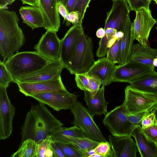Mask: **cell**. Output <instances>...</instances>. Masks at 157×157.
Returning <instances> with one entry per match:
<instances>
[{"instance_id": "6da1fadb", "label": "cell", "mask_w": 157, "mask_h": 157, "mask_svg": "<svg viewBox=\"0 0 157 157\" xmlns=\"http://www.w3.org/2000/svg\"><path fill=\"white\" fill-rule=\"evenodd\" d=\"M63 125L45 104L39 102L32 105L21 128V143L30 139L39 144Z\"/></svg>"}, {"instance_id": "7a4b0ae2", "label": "cell", "mask_w": 157, "mask_h": 157, "mask_svg": "<svg viewBox=\"0 0 157 157\" xmlns=\"http://www.w3.org/2000/svg\"><path fill=\"white\" fill-rule=\"evenodd\" d=\"M14 11L0 8V54L5 62L25 43V38Z\"/></svg>"}, {"instance_id": "3957f363", "label": "cell", "mask_w": 157, "mask_h": 157, "mask_svg": "<svg viewBox=\"0 0 157 157\" xmlns=\"http://www.w3.org/2000/svg\"><path fill=\"white\" fill-rule=\"evenodd\" d=\"M50 61L36 51H25L16 52L4 63L12 82L15 83L18 79L38 70Z\"/></svg>"}, {"instance_id": "277c9868", "label": "cell", "mask_w": 157, "mask_h": 157, "mask_svg": "<svg viewBox=\"0 0 157 157\" xmlns=\"http://www.w3.org/2000/svg\"><path fill=\"white\" fill-rule=\"evenodd\" d=\"M95 62L92 39L82 33L73 56L65 68L72 75L87 72Z\"/></svg>"}, {"instance_id": "5b68a950", "label": "cell", "mask_w": 157, "mask_h": 157, "mask_svg": "<svg viewBox=\"0 0 157 157\" xmlns=\"http://www.w3.org/2000/svg\"><path fill=\"white\" fill-rule=\"evenodd\" d=\"M103 122L112 135L117 136H132L137 127L127 119L124 105L116 106L105 114Z\"/></svg>"}, {"instance_id": "8992f818", "label": "cell", "mask_w": 157, "mask_h": 157, "mask_svg": "<svg viewBox=\"0 0 157 157\" xmlns=\"http://www.w3.org/2000/svg\"><path fill=\"white\" fill-rule=\"evenodd\" d=\"M74 117L71 123L80 128L87 137L99 143L107 141L87 109L77 101L70 109Z\"/></svg>"}, {"instance_id": "52a82bcc", "label": "cell", "mask_w": 157, "mask_h": 157, "mask_svg": "<svg viewBox=\"0 0 157 157\" xmlns=\"http://www.w3.org/2000/svg\"><path fill=\"white\" fill-rule=\"evenodd\" d=\"M125 98L122 104L127 115L154 109L157 105V96L144 92L128 86L124 90Z\"/></svg>"}, {"instance_id": "ba28073f", "label": "cell", "mask_w": 157, "mask_h": 157, "mask_svg": "<svg viewBox=\"0 0 157 157\" xmlns=\"http://www.w3.org/2000/svg\"><path fill=\"white\" fill-rule=\"evenodd\" d=\"M136 12V17L132 24L133 37L142 45L148 44L150 31L157 21L153 17L150 9L142 8Z\"/></svg>"}, {"instance_id": "9c48e42d", "label": "cell", "mask_w": 157, "mask_h": 157, "mask_svg": "<svg viewBox=\"0 0 157 157\" xmlns=\"http://www.w3.org/2000/svg\"><path fill=\"white\" fill-rule=\"evenodd\" d=\"M30 97L57 111L70 109L77 102V96L68 91L39 94Z\"/></svg>"}, {"instance_id": "30bf717a", "label": "cell", "mask_w": 157, "mask_h": 157, "mask_svg": "<svg viewBox=\"0 0 157 157\" xmlns=\"http://www.w3.org/2000/svg\"><path fill=\"white\" fill-rule=\"evenodd\" d=\"M154 66L127 62L115 65L113 82H126L141 78L155 71Z\"/></svg>"}, {"instance_id": "8fae6325", "label": "cell", "mask_w": 157, "mask_h": 157, "mask_svg": "<svg viewBox=\"0 0 157 157\" xmlns=\"http://www.w3.org/2000/svg\"><path fill=\"white\" fill-rule=\"evenodd\" d=\"M7 88L0 86V140H5L11 135L15 108L7 92Z\"/></svg>"}, {"instance_id": "7c38bea8", "label": "cell", "mask_w": 157, "mask_h": 157, "mask_svg": "<svg viewBox=\"0 0 157 157\" xmlns=\"http://www.w3.org/2000/svg\"><path fill=\"white\" fill-rule=\"evenodd\" d=\"M16 84L19 91L27 97L39 94L67 91L63 83L61 75L48 81Z\"/></svg>"}, {"instance_id": "4fadbf2b", "label": "cell", "mask_w": 157, "mask_h": 157, "mask_svg": "<svg viewBox=\"0 0 157 157\" xmlns=\"http://www.w3.org/2000/svg\"><path fill=\"white\" fill-rule=\"evenodd\" d=\"M61 40L56 32L47 31L34 47L36 51L49 61L60 59Z\"/></svg>"}, {"instance_id": "5bb4252c", "label": "cell", "mask_w": 157, "mask_h": 157, "mask_svg": "<svg viewBox=\"0 0 157 157\" xmlns=\"http://www.w3.org/2000/svg\"><path fill=\"white\" fill-rule=\"evenodd\" d=\"M84 33L82 22L73 25L61 40L60 59L65 67L73 56L78 40Z\"/></svg>"}, {"instance_id": "9a60e30c", "label": "cell", "mask_w": 157, "mask_h": 157, "mask_svg": "<svg viewBox=\"0 0 157 157\" xmlns=\"http://www.w3.org/2000/svg\"><path fill=\"white\" fill-rule=\"evenodd\" d=\"M65 66L60 59L50 61L38 70L18 79L15 83L33 82L48 81L59 75Z\"/></svg>"}, {"instance_id": "2e32d148", "label": "cell", "mask_w": 157, "mask_h": 157, "mask_svg": "<svg viewBox=\"0 0 157 157\" xmlns=\"http://www.w3.org/2000/svg\"><path fill=\"white\" fill-rule=\"evenodd\" d=\"M112 5L107 13L104 29L110 28L117 31L121 30L127 18L129 16L130 10L126 0H112Z\"/></svg>"}, {"instance_id": "e0dca14e", "label": "cell", "mask_w": 157, "mask_h": 157, "mask_svg": "<svg viewBox=\"0 0 157 157\" xmlns=\"http://www.w3.org/2000/svg\"><path fill=\"white\" fill-rule=\"evenodd\" d=\"M39 6L42 14L44 27L47 31L57 32L60 25L57 0H38Z\"/></svg>"}, {"instance_id": "ac0fdd59", "label": "cell", "mask_w": 157, "mask_h": 157, "mask_svg": "<svg viewBox=\"0 0 157 157\" xmlns=\"http://www.w3.org/2000/svg\"><path fill=\"white\" fill-rule=\"evenodd\" d=\"M109 142L114 157H136L138 151L136 142L131 136L110 135Z\"/></svg>"}, {"instance_id": "d6986e66", "label": "cell", "mask_w": 157, "mask_h": 157, "mask_svg": "<svg viewBox=\"0 0 157 157\" xmlns=\"http://www.w3.org/2000/svg\"><path fill=\"white\" fill-rule=\"evenodd\" d=\"M115 64L106 58L98 59L86 72L89 76H97L101 80L102 86H105L113 82Z\"/></svg>"}, {"instance_id": "ffe728a7", "label": "cell", "mask_w": 157, "mask_h": 157, "mask_svg": "<svg viewBox=\"0 0 157 157\" xmlns=\"http://www.w3.org/2000/svg\"><path fill=\"white\" fill-rule=\"evenodd\" d=\"M157 57V48H153L148 44H133L127 62L154 66L153 60Z\"/></svg>"}, {"instance_id": "44dd1931", "label": "cell", "mask_w": 157, "mask_h": 157, "mask_svg": "<svg viewBox=\"0 0 157 157\" xmlns=\"http://www.w3.org/2000/svg\"><path fill=\"white\" fill-rule=\"evenodd\" d=\"M105 86H102L97 94L93 95L88 90L84 91V100L87 106V109L93 117L96 115L105 114L107 113V106L109 102L104 97Z\"/></svg>"}, {"instance_id": "7402d4cb", "label": "cell", "mask_w": 157, "mask_h": 157, "mask_svg": "<svg viewBox=\"0 0 157 157\" xmlns=\"http://www.w3.org/2000/svg\"><path fill=\"white\" fill-rule=\"evenodd\" d=\"M132 136L135 140L141 157H157V144L145 135L141 126H138L134 130Z\"/></svg>"}, {"instance_id": "603a6c76", "label": "cell", "mask_w": 157, "mask_h": 157, "mask_svg": "<svg viewBox=\"0 0 157 157\" xmlns=\"http://www.w3.org/2000/svg\"><path fill=\"white\" fill-rule=\"evenodd\" d=\"M132 23L129 16L124 21L121 30L124 34L121 41L118 63L119 64H123L127 63L135 40L132 33Z\"/></svg>"}, {"instance_id": "cb8c5ba5", "label": "cell", "mask_w": 157, "mask_h": 157, "mask_svg": "<svg viewBox=\"0 0 157 157\" xmlns=\"http://www.w3.org/2000/svg\"><path fill=\"white\" fill-rule=\"evenodd\" d=\"M19 11L23 23L26 24L32 30L44 27L43 16L38 6H22Z\"/></svg>"}, {"instance_id": "d4e9b609", "label": "cell", "mask_w": 157, "mask_h": 157, "mask_svg": "<svg viewBox=\"0 0 157 157\" xmlns=\"http://www.w3.org/2000/svg\"><path fill=\"white\" fill-rule=\"evenodd\" d=\"M129 83L132 88L157 96V72L155 70Z\"/></svg>"}, {"instance_id": "484cf974", "label": "cell", "mask_w": 157, "mask_h": 157, "mask_svg": "<svg viewBox=\"0 0 157 157\" xmlns=\"http://www.w3.org/2000/svg\"><path fill=\"white\" fill-rule=\"evenodd\" d=\"M51 136L53 142L67 144H70L69 140L66 137L67 136L77 138L87 137L80 128L75 125L70 127H61L54 131Z\"/></svg>"}, {"instance_id": "4316f807", "label": "cell", "mask_w": 157, "mask_h": 157, "mask_svg": "<svg viewBox=\"0 0 157 157\" xmlns=\"http://www.w3.org/2000/svg\"><path fill=\"white\" fill-rule=\"evenodd\" d=\"M66 137L69 140L71 145L84 155V157L90 150L94 149L99 143L87 137L77 138L67 136Z\"/></svg>"}, {"instance_id": "83f0119b", "label": "cell", "mask_w": 157, "mask_h": 157, "mask_svg": "<svg viewBox=\"0 0 157 157\" xmlns=\"http://www.w3.org/2000/svg\"><path fill=\"white\" fill-rule=\"evenodd\" d=\"M37 144L28 139L21 143L17 150L11 155V157H36Z\"/></svg>"}, {"instance_id": "f1b7e54d", "label": "cell", "mask_w": 157, "mask_h": 157, "mask_svg": "<svg viewBox=\"0 0 157 157\" xmlns=\"http://www.w3.org/2000/svg\"><path fill=\"white\" fill-rule=\"evenodd\" d=\"M105 36L101 38L99 43V47L96 52V55L99 57L105 56L109 49L107 47L108 42L115 35L117 31L115 29L108 28L105 29Z\"/></svg>"}, {"instance_id": "f546056e", "label": "cell", "mask_w": 157, "mask_h": 157, "mask_svg": "<svg viewBox=\"0 0 157 157\" xmlns=\"http://www.w3.org/2000/svg\"><path fill=\"white\" fill-rule=\"evenodd\" d=\"M53 141L52 136H50L37 144L36 157H54L51 147Z\"/></svg>"}, {"instance_id": "4dcf8cb0", "label": "cell", "mask_w": 157, "mask_h": 157, "mask_svg": "<svg viewBox=\"0 0 157 157\" xmlns=\"http://www.w3.org/2000/svg\"><path fill=\"white\" fill-rule=\"evenodd\" d=\"M66 157H84V155L71 144L56 143Z\"/></svg>"}, {"instance_id": "1f68e13d", "label": "cell", "mask_w": 157, "mask_h": 157, "mask_svg": "<svg viewBox=\"0 0 157 157\" xmlns=\"http://www.w3.org/2000/svg\"><path fill=\"white\" fill-rule=\"evenodd\" d=\"M12 77L7 70L4 62L0 61V86L8 88L12 82Z\"/></svg>"}, {"instance_id": "d6a6232c", "label": "cell", "mask_w": 157, "mask_h": 157, "mask_svg": "<svg viewBox=\"0 0 157 157\" xmlns=\"http://www.w3.org/2000/svg\"><path fill=\"white\" fill-rule=\"evenodd\" d=\"M121 39H117L109 48L107 53L106 58L114 64L118 63Z\"/></svg>"}, {"instance_id": "836d02e7", "label": "cell", "mask_w": 157, "mask_h": 157, "mask_svg": "<svg viewBox=\"0 0 157 157\" xmlns=\"http://www.w3.org/2000/svg\"><path fill=\"white\" fill-rule=\"evenodd\" d=\"M109 142L107 141L99 143L94 150L95 153L100 155L102 157H114Z\"/></svg>"}, {"instance_id": "e575fe53", "label": "cell", "mask_w": 157, "mask_h": 157, "mask_svg": "<svg viewBox=\"0 0 157 157\" xmlns=\"http://www.w3.org/2000/svg\"><path fill=\"white\" fill-rule=\"evenodd\" d=\"M154 109L141 111L132 115H127L128 119L132 124L137 126H141V122Z\"/></svg>"}, {"instance_id": "d590c367", "label": "cell", "mask_w": 157, "mask_h": 157, "mask_svg": "<svg viewBox=\"0 0 157 157\" xmlns=\"http://www.w3.org/2000/svg\"><path fill=\"white\" fill-rule=\"evenodd\" d=\"M75 75L77 86L81 90L89 91V79L86 72Z\"/></svg>"}, {"instance_id": "8d00e7d4", "label": "cell", "mask_w": 157, "mask_h": 157, "mask_svg": "<svg viewBox=\"0 0 157 157\" xmlns=\"http://www.w3.org/2000/svg\"><path fill=\"white\" fill-rule=\"evenodd\" d=\"M130 10L136 11L142 8L149 9L152 0H126Z\"/></svg>"}, {"instance_id": "74e56055", "label": "cell", "mask_w": 157, "mask_h": 157, "mask_svg": "<svg viewBox=\"0 0 157 157\" xmlns=\"http://www.w3.org/2000/svg\"><path fill=\"white\" fill-rule=\"evenodd\" d=\"M89 79V91L93 95H96L101 85L100 79L97 76L88 75Z\"/></svg>"}, {"instance_id": "f35d334b", "label": "cell", "mask_w": 157, "mask_h": 157, "mask_svg": "<svg viewBox=\"0 0 157 157\" xmlns=\"http://www.w3.org/2000/svg\"><path fill=\"white\" fill-rule=\"evenodd\" d=\"M91 0H78L75 11H77L78 13L79 21L82 22L86 9L89 6V5Z\"/></svg>"}, {"instance_id": "ab89813d", "label": "cell", "mask_w": 157, "mask_h": 157, "mask_svg": "<svg viewBox=\"0 0 157 157\" xmlns=\"http://www.w3.org/2000/svg\"><path fill=\"white\" fill-rule=\"evenodd\" d=\"M141 124L142 129L157 125V123L154 113L152 111L146 116L142 121Z\"/></svg>"}, {"instance_id": "60d3db41", "label": "cell", "mask_w": 157, "mask_h": 157, "mask_svg": "<svg viewBox=\"0 0 157 157\" xmlns=\"http://www.w3.org/2000/svg\"><path fill=\"white\" fill-rule=\"evenodd\" d=\"M142 130L145 135L151 140L157 144V126L154 125Z\"/></svg>"}, {"instance_id": "b9f144b4", "label": "cell", "mask_w": 157, "mask_h": 157, "mask_svg": "<svg viewBox=\"0 0 157 157\" xmlns=\"http://www.w3.org/2000/svg\"><path fill=\"white\" fill-rule=\"evenodd\" d=\"M79 21V16L78 12L76 11H72L69 13L66 17V25L67 26H69L71 23L73 25L76 24H77Z\"/></svg>"}, {"instance_id": "7bdbcfd3", "label": "cell", "mask_w": 157, "mask_h": 157, "mask_svg": "<svg viewBox=\"0 0 157 157\" xmlns=\"http://www.w3.org/2000/svg\"><path fill=\"white\" fill-rule=\"evenodd\" d=\"M57 10L59 13L63 18L64 22H65V18L69 12L65 6L61 2H59L57 4Z\"/></svg>"}, {"instance_id": "ee69618b", "label": "cell", "mask_w": 157, "mask_h": 157, "mask_svg": "<svg viewBox=\"0 0 157 157\" xmlns=\"http://www.w3.org/2000/svg\"><path fill=\"white\" fill-rule=\"evenodd\" d=\"M51 147L53 152L54 157H66L55 142L53 141L51 144Z\"/></svg>"}, {"instance_id": "f6af8a7d", "label": "cell", "mask_w": 157, "mask_h": 157, "mask_svg": "<svg viewBox=\"0 0 157 157\" xmlns=\"http://www.w3.org/2000/svg\"><path fill=\"white\" fill-rule=\"evenodd\" d=\"M78 0H67L65 6L69 13L75 11Z\"/></svg>"}, {"instance_id": "bcb514c9", "label": "cell", "mask_w": 157, "mask_h": 157, "mask_svg": "<svg viewBox=\"0 0 157 157\" xmlns=\"http://www.w3.org/2000/svg\"><path fill=\"white\" fill-rule=\"evenodd\" d=\"M15 1V0H0V8L7 9V5L11 4Z\"/></svg>"}, {"instance_id": "7dc6e473", "label": "cell", "mask_w": 157, "mask_h": 157, "mask_svg": "<svg viewBox=\"0 0 157 157\" xmlns=\"http://www.w3.org/2000/svg\"><path fill=\"white\" fill-rule=\"evenodd\" d=\"M23 4H26L31 6H38V0H21Z\"/></svg>"}, {"instance_id": "c3c4849f", "label": "cell", "mask_w": 157, "mask_h": 157, "mask_svg": "<svg viewBox=\"0 0 157 157\" xmlns=\"http://www.w3.org/2000/svg\"><path fill=\"white\" fill-rule=\"evenodd\" d=\"M105 35V30L104 29L102 28H100L97 30L96 35L98 37L101 38L104 37Z\"/></svg>"}, {"instance_id": "681fc988", "label": "cell", "mask_w": 157, "mask_h": 157, "mask_svg": "<svg viewBox=\"0 0 157 157\" xmlns=\"http://www.w3.org/2000/svg\"><path fill=\"white\" fill-rule=\"evenodd\" d=\"M152 112H154L155 114V119L157 123V105L153 109Z\"/></svg>"}, {"instance_id": "f907efd6", "label": "cell", "mask_w": 157, "mask_h": 157, "mask_svg": "<svg viewBox=\"0 0 157 157\" xmlns=\"http://www.w3.org/2000/svg\"><path fill=\"white\" fill-rule=\"evenodd\" d=\"M153 65L155 67H157V57L155 58L153 60Z\"/></svg>"}, {"instance_id": "816d5d0a", "label": "cell", "mask_w": 157, "mask_h": 157, "mask_svg": "<svg viewBox=\"0 0 157 157\" xmlns=\"http://www.w3.org/2000/svg\"><path fill=\"white\" fill-rule=\"evenodd\" d=\"M90 157H102V156L100 154L95 153V154L92 155Z\"/></svg>"}, {"instance_id": "f5cc1de1", "label": "cell", "mask_w": 157, "mask_h": 157, "mask_svg": "<svg viewBox=\"0 0 157 157\" xmlns=\"http://www.w3.org/2000/svg\"><path fill=\"white\" fill-rule=\"evenodd\" d=\"M67 0H57L58 2H61L65 6L66 2Z\"/></svg>"}, {"instance_id": "db71d44e", "label": "cell", "mask_w": 157, "mask_h": 157, "mask_svg": "<svg viewBox=\"0 0 157 157\" xmlns=\"http://www.w3.org/2000/svg\"><path fill=\"white\" fill-rule=\"evenodd\" d=\"M156 31H157V24H156Z\"/></svg>"}, {"instance_id": "11a10c76", "label": "cell", "mask_w": 157, "mask_h": 157, "mask_svg": "<svg viewBox=\"0 0 157 157\" xmlns=\"http://www.w3.org/2000/svg\"><path fill=\"white\" fill-rule=\"evenodd\" d=\"M155 2L156 4L157 5V0L156 1H155Z\"/></svg>"}, {"instance_id": "9f6ffc18", "label": "cell", "mask_w": 157, "mask_h": 157, "mask_svg": "<svg viewBox=\"0 0 157 157\" xmlns=\"http://www.w3.org/2000/svg\"><path fill=\"white\" fill-rule=\"evenodd\" d=\"M153 0L154 1H155H155H156L157 0Z\"/></svg>"}, {"instance_id": "6f0895ef", "label": "cell", "mask_w": 157, "mask_h": 157, "mask_svg": "<svg viewBox=\"0 0 157 157\" xmlns=\"http://www.w3.org/2000/svg\"></svg>"}]
</instances>
